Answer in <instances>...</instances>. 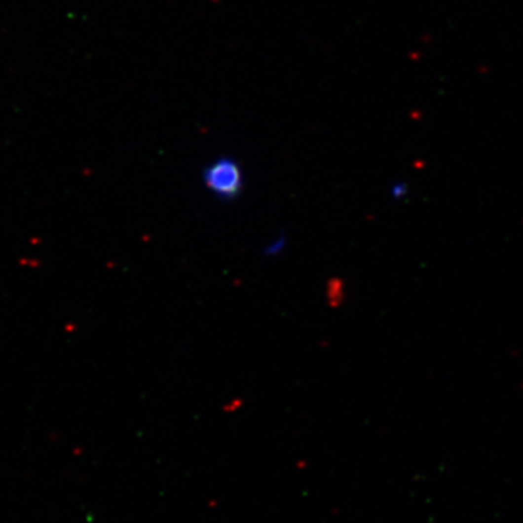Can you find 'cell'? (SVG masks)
I'll list each match as a JSON object with an SVG mask.
<instances>
[{
	"mask_svg": "<svg viewBox=\"0 0 523 523\" xmlns=\"http://www.w3.org/2000/svg\"><path fill=\"white\" fill-rule=\"evenodd\" d=\"M202 179L211 193L220 199H234L244 186L243 170L240 164L230 157H220L209 163L202 173Z\"/></svg>",
	"mask_w": 523,
	"mask_h": 523,
	"instance_id": "cell-1",
	"label": "cell"
}]
</instances>
